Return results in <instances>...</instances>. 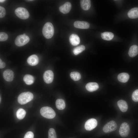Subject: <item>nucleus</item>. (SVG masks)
I'll list each match as a JSON object with an SVG mask.
<instances>
[{"label":"nucleus","instance_id":"obj_1","mask_svg":"<svg viewBox=\"0 0 138 138\" xmlns=\"http://www.w3.org/2000/svg\"><path fill=\"white\" fill-rule=\"evenodd\" d=\"M42 32L44 37L47 39L51 38L54 33V27L52 24L48 22L44 25L42 30Z\"/></svg>","mask_w":138,"mask_h":138},{"label":"nucleus","instance_id":"obj_2","mask_svg":"<svg viewBox=\"0 0 138 138\" xmlns=\"http://www.w3.org/2000/svg\"><path fill=\"white\" fill-rule=\"evenodd\" d=\"M33 97V95L31 92L29 91L23 92L18 96V101L20 104H25L31 100Z\"/></svg>","mask_w":138,"mask_h":138},{"label":"nucleus","instance_id":"obj_3","mask_svg":"<svg viewBox=\"0 0 138 138\" xmlns=\"http://www.w3.org/2000/svg\"><path fill=\"white\" fill-rule=\"evenodd\" d=\"M40 113L43 117L49 119L54 118L56 115L54 110L51 107L47 106L42 108L40 110Z\"/></svg>","mask_w":138,"mask_h":138},{"label":"nucleus","instance_id":"obj_4","mask_svg":"<svg viewBox=\"0 0 138 138\" xmlns=\"http://www.w3.org/2000/svg\"><path fill=\"white\" fill-rule=\"evenodd\" d=\"M30 40L28 36L26 35L21 34L18 36L16 38L15 43L17 46H22L28 43Z\"/></svg>","mask_w":138,"mask_h":138},{"label":"nucleus","instance_id":"obj_5","mask_svg":"<svg viewBox=\"0 0 138 138\" xmlns=\"http://www.w3.org/2000/svg\"><path fill=\"white\" fill-rule=\"evenodd\" d=\"M16 15L20 19H25L28 18L29 14L28 10L24 8L19 7L15 10Z\"/></svg>","mask_w":138,"mask_h":138},{"label":"nucleus","instance_id":"obj_6","mask_svg":"<svg viewBox=\"0 0 138 138\" xmlns=\"http://www.w3.org/2000/svg\"><path fill=\"white\" fill-rule=\"evenodd\" d=\"M117 126L116 122L113 120L108 122L103 126V130L106 133H109L115 130L117 128Z\"/></svg>","mask_w":138,"mask_h":138},{"label":"nucleus","instance_id":"obj_7","mask_svg":"<svg viewBox=\"0 0 138 138\" xmlns=\"http://www.w3.org/2000/svg\"><path fill=\"white\" fill-rule=\"evenodd\" d=\"M130 131V128L129 124L124 122L121 125L119 130V133L122 137H125L129 135Z\"/></svg>","mask_w":138,"mask_h":138},{"label":"nucleus","instance_id":"obj_8","mask_svg":"<svg viewBox=\"0 0 138 138\" xmlns=\"http://www.w3.org/2000/svg\"><path fill=\"white\" fill-rule=\"evenodd\" d=\"M97 125V122L96 120L94 118H91L86 122L85 128L87 130L90 131L96 128Z\"/></svg>","mask_w":138,"mask_h":138},{"label":"nucleus","instance_id":"obj_9","mask_svg":"<svg viewBox=\"0 0 138 138\" xmlns=\"http://www.w3.org/2000/svg\"><path fill=\"white\" fill-rule=\"evenodd\" d=\"M54 74L51 70L46 71L43 75V79L44 82L47 84L51 83L53 79Z\"/></svg>","mask_w":138,"mask_h":138},{"label":"nucleus","instance_id":"obj_10","mask_svg":"<svg viewBox=\"0 0 138 138\" xmlns=\"http://www.w3.org/2000/svg\"><path fill=\"white\" fill-rule=\"evenodd\" d=\"M3 75L4 78L7 81L11 82L13 80L14 74L11 70H6L4 72Z\"/></svg>","mask_w":138,"mask_h":138},{"label":"nucleus","instance_id":"obj_11","mask_svg":"<svg viewBox=\"0 0 138 138\" xmlns=\"http://www.w3.org/2000/svg\"><path fill=\"white\" fill-rule=\"evenodd\" d=\"M74 25L76 28L82 29H87L90 26L89 24L85 21H76L74 22Z\"/></svg>","mask_w":138,"mask_h":138},{"label":"nucleus","instance_id":"obj_12","mask_svg":"<svg viewBox=\"0 0 138 138\" xmlns=\"http://www.w3.org/2000/svg\"><path fill=\"white\" fill-rule=\"evenodd\" d=\"M71 3L67 2L61 6L59 9L61 12L64 14H66L70 12L71 10Z\"/></svg>","mask_w":138,"mask_h":138},{"label":"nucleus","instance_id":"obj_13","mask_svg":"<svg viewBox=\"0 0 138 138\" xmlns=\"http://www.w3.org/2000/svg\"><path fill=\"white\" fill-rule=\"evenodd\" d=\"M27 61L29 65L32 66H35L38 63V57L36 55H32L28 58Z\"/></svg>","mask_w":138,"mask_h":138},{"label":"nucleus","instance_id":"obj_14","mask_svg":"<svg viewBox=\"0 0 138 138\" xmlns=\"http://www.w3.org/2000/svg\"><path fill=\"white\" fill-rule=\"evenodd\" d=\"M85 87L86 89L90 92H93L97 90L99 86L98 84L95 82H90L87 83Z\"/></svg>","mask_w":138,"mask_h":138},{"label":"nucleus","instance_id":"obj_15","mask_svg":"<svg viewBox=\"0 0 138 138\" xmlns=\"http://www.w3.org/2000/svg\"><path fill=\"white\" fill-rule=\"evenodd\" d=\"M69 40L71 44L73 46H76L79 44L80 39L79 37L76 34H72L69 38Z\"/></svg>","mask_w":138,"mask_h":138},{"label":"nucleus","instance_id":"obj_16","mask_svg":"<svg viewBox=\"0 0 138 138\" xmlns=\"http://www.w3.org/2000/svg\"><path fill=\"white\" fill-rule=\"evenodd\" d=\"M117 104L121 111L123 112H125L127 111L128 109V105L126 102L123 100H119Z\"/></svg>","mask_w":138,"mask_h":138},{"label":"nucleus","instance_id":"obj_17","mask_svg":"<svg viewBox=\"0 0 138 138\" xmlns=\"http://www.w3.org/2000/svg\"><path fill=\"white\" fill-rule=\"evenodd\" d=\"M129 17L131 19L138 17V8L134 7L129 10L128 13Z\"/></svg>","mask_w":138,"mask_h":138},{"label":"nucleus","instance_id":"obj_18","mask_svg":"<svg viewBox=\"0 0 138 138\" xmlns=\"http://www.w3.org/2000/svg\"><path fill=\"white\" fill-rule=\"evenodd\" d=\"M130 77L128 74L125 73H122L119 74L118 76V80L121 82L125 83L129 80Z\"/></svg>","mask_w":138,"mask_h":138},{"label":"nucleus","instance_id":"obj_19","mask_svg":"<svg viewBox=\"0 0 138 138\" xmlns=\"http://www.w3.org/2000/svg\"><path fill=\"white\" fill-rule=\"evenodd\" d=\"M128 54L130 56L133 57L136 56L138 54V47L137 45H134L132 46L130 48Z\"/></svg>","mask_w":138,"mask_h":138},{"label":"nucleus","instance_id":"obj_20","mask_svg":"<svg viewBox=\"0 0 138 138\" xmlns=\"http://www.w3.org/2000/svg\"><path fill=\"white\" fill-rule=\"evenodd\" d=\"M80 6L83 10H87L89 9L91 6V1L90 0H82L80 1Z\"/></svg>","mask_w":138,"mask_h":138},{"label":"nucleus","instance_id":"obj_21","mask_svg":"<svg viewBox=\"0 0 138 138\" xmlns=\"http://www.w3.org/2000/svg\"><path fill=\"white\" fill-rule=\"evenodd\" d=\"M114 35L112 32H105L101 34L102 38L103 40H110L113 38Z\"/></svg>","mask_w":138,"mask_h":138},{"label":"nucleus","instance_id":"obj_22","mask_svg":"<svg viewBox=\"0 0 138 138\" xmlns=\"http://www.w3.org/2000/svg\"><path fill=\"white\" fill-rule=\"evenodd\" d=\"M23 80L26 84L30 85L34 82V78L31 75L26 74L24 77Z\"/></svg>","mask_w":138,"mask_h":138},{"label":"nucleus","instance_id":"obj_23","mask_svg":"<svg viewBox=\"0 0 138 138\" xmlns=\"http://www.w3.org/2000/svg\"><path fill=\"white\" fill-rule=\"evenodd\" d=\"M56 108L59 110H62L65 108V105L64 100L62 99H58L56 101Z\"/></svg>","mask_w":138,"mask_h":138},{"label":"nucleus","instance_id":"obj_24","mask_svg":"<svg viewBox=\"0 0 138 138\" xmlns=\"http://www.w3.org/2000/svg\"><path fill=\"white\" fill-rule=\"evenodd\" d=\"M26 113V111L22 108H19L17 111L16 116L17 118L20 120L22 119L25 117Z\"/></svg>","mask_w":138,"mask_h":138},{"label":"nucleus","instance_id":"obj_25","mask_svg":"<svg viewBox=\"0 0 138 138\" xmlns=\"http://www.w3.org/2000/svg\"><path fill=\"white\" fill-rule=\"evenodd\" d=\"M71 78L75 81H78L81 78L80 74L77 72H71L70 74Z\"/></svg>","mask_w":138,"mask_h":138},{"label":"nucleus","instance_id":"obj_26","mask_svg":"<svg viewBox=\"0 0 138 138\" xmlns=\"http://www.w3.org/2000/svg\"><path fill=\"white\" fill-rule=\"evenodd\" d=\"M85 49V47L83 45H81L75 48L73 52L74 54L77 55L82 52Z\"/></svg>","mask_w":138,"mask_h":138},{"label":"nucleus","instance_id":"obj_27","mask_svg":"<svg viewBox=\"0 0 138 138\" xmlns=\"http://www.w3.org/2000/svg\"><path fill=\"white\" fill-rule=\"evenodd\" d=\"M48 138H57L56 132L53 128L50 129L48 131Z\"/></svg>","mask_w":138,"mask_h":138},{"label":"nucleus","instance_id":"obj_28","mask_svg":"<svg viewBox=\"0 0 138 138\" xmlns=\"http://www.w3.org/2000/svg\"><path fill=\"white\" fill-rule=\"evenodd\" d=\"M8 36L5 32H1L0 33V41H4L8 39Z\"/></svg>","mask_w":138,"mask_h":138},{"label":"nucleus","instance_id":"obj_29","mask_svg":"<svg viewBox=\"0 0 138 138\" xmlns=\"http://www.w3.org/2000/svg\"><path fill=\"white\" fill-rule=\"evenodd\" d=\"M132 98L134 101L138 102V89H137L134 91L132 94Z\"/></svg>","mask_w":138,"mask_h":138},{"label":"nucleus","instance_id":"obj_30","mask_svg":"<svg viewBox=\"0 0 138 138\" xmlns=\"http://www.w3.org/2000/svg\"><path fill=\"white\" fill-rule=\"evenodd\" d=\"M6 15V11L4 8L0 6V17L2 18L4 17Z\"/></svg>","mask_w":138,"mask_h":138},{"label":"nucleus","instance_id":"obj_31","mask_svg":"<svg viewBox=\"0 0 138 138\" xmlns=\"http://www.w3.org/2000/svg\"><path fill=\"white\" fill-rule=\"evenodd\" d=\"M34 134L31 131H28L25 134L24 138H33Z\"/></svg>","mask_w":138,"mask_h":138},{"label":"nucleus","instance_id":"obj_32","mask_svg":"<svg viewBox=\"0 0 138 138\" xmlns=\"http://www.w3.org/2000/svg\"><path fill=\"white\" fill-rule=\"evenodd\" d=\"M5 66V64L4 62H2L1 59H0V68H2Z\"/></svg>","mask_w":138,"mask_h":138},{"label":"nucleus","instance_id":"obj_33","mask_svg":"<svg viewBox=\"0 0 138 138\" xmlns=\"http://www.w3.org/2000/svg\"><path fill=\"white\" fill-rule=\"evenodd\" d=\"M5 1L4 0H0V2H3Z\"/></svg>","mask_w":138,"mask_h":138},{"label":"nucleus","instance_id":"obj_34","mask_svg":"<svg viewBox=\"0 0 138 138\" xmlns=\"http://www.w3.org/2000/svg\"><path fill=\"white\" fill-rule=\"evenodd\" d=\"M0 102H1V97H0Z\"/></svg>","mask_w":138,"mask_h":138}]
</instances>
